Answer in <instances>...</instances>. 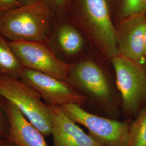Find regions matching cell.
I'll return each instance as SVG.
<instances>
[{
  "mask_svg": "<svg viewBox=\"0 0 146 146\" xmlns=\"http://www.w3.org/2000/svg\"><path fill=\"white\" fill-rule=\"evenodd\" d=\"M55 14L45 0L7 11L0 15V33L11 42L46 43Z\"/></svg>",
  "mask_w": 146,
  "mask_h": 146,
  "instance_id": "1",
  "label": "cell"
},
{
  "mask_svg": "<svg viewBox=\"0 0 146 146\" xmlns=\"http://www.w3.org/2000/svg\"><path fill=\"white\" fill-rule=\"evenodd\" d=\"M70 5L84 31L104 56L111 60L118 55L116 26L108 1L71 0Z\"/></svg>",
  "mask_w": 146,
  "mask_h": 146,
  "instance_id": "2",
  "label": "cell"
},
{
  "mask_svg": "<svg viewBox=\"0 0 146 146\" xmlns=\"http://www.w3.org/2000/svg\"><path fill=\"white\" fill-rule=\"evenodd\" d=\"M0 96L14 104L44 136L51 135L52 120L47 104L20 78H0Z\"/></svg>",
  "mask_w": 146,
  "mask_h": 146,
  "instance_id": "3",
  "label": "cell"
},
{
  "mask_svg": "<svg viewBox=\"0 0 146 146\" xmlns=\"http://www.w3.org/2000/svg\"><path fill=\"white\" fill-rule=\"evenodd\" d=\"M123 110L135 113L146 105V69L143 64L118 55L111 58Z\"/></svg>",
  "mask_w": 146,
  "mask_h": 146,
  "instance_id": "4",
  "label": "cell"
},
{
  "mask_svg": "<svg viewBox=\"0 0 146 146\" xmlns=\"http://www.w3.org/2000/svg\"><path fill=\"white\" fill-rule=\"evenodd\" d=\"M76 123L88 129L90 135L104 146H125L130 125L127 122L110 120L92 114L79 105L68 104L60 107Z\"/></svg>",
  "mask_w": 146,
  "mask_h": 146,
  "instance_id": "5",
  "label": "cell"
},
{
  "mask_svg": "<svg viewBox=\"0 0 146 146\" xmlns=\"http://www.w3.org/2000/svg\"><path fill=\"white\" fill-rule=\"evenodd\" d=\"M9 42L23 68L44 73L67 82L72 66L58 58L46 43Z\"/></svg>",
  "mask_w": 146,
  "mask_h": 146,
  "instance_id": "6",
  "label": "cell"
},
{
  "mask_svg": "<svg viewBox=\"0 0 146 146\" xmlns=\"http://www.w3.org/2000/svg\"><path fill=\"white\" fill-rule=\"evenodd\" d=\"M19 78L34 89L48 105L62 107L73 103L80 106L86 100L68 82L44 73L23 68Z\"/></svg>",
  "mask_w": 146,
  "mask_h": 146,
  "instance_id": "7",
  "label": "cell"
},
{
  "mask_svg": "<svg viewBox=\"0 0 146 146\" xmlns=\"http://www.w3.org/2000/svg\"><path fill=\"white\" fill-rule=\"evenodd\" d=\"M146 15L131 16L116 27L119 55L143 64L145 60L144 31Z\"/></svg>",
  "mask_w": 146,
  "mask_h": 146,
  "instance_id": "8",
  "label": "cell"
},
{
  "mask_svg": "<svg viewBox=\"0 0 146 146\" xmlns=\"http://www.w3.org/2000/svg\"><path fill=\"white\" fill-rule=\"evenodd\" d=\"M67 82L78 86L97 99L108 101L111 98L110 84L102 69L92 60H85L71 67Z\"/></svg>",
  "mask_w": 146,
  "mask_h": 146,
  "instance_id": "9",
  "label": "cell"
},
{
  "mask_svg": "<svg viewBox=\"0 0 146 146\" xmlns=\"http://www.w3.org/2000/svg\"><path fill=\"white\" fill-rule=\"evenodd\" d=\"M47 105L52 120L54 146H104L87 134L60 107Z\"/></svg>",
  "mask_w": 146,
  "mask_h": 146,
  "instance_id": "10",
  "label": "cell"
},
{
  "mask_svg": "<svg viewBox=\"0 0 146 146\" xmlns=\"http://www.w3.org/2000/svg\"><path fill=\"white\" fill-rule=\"evenodd\" d=\"M9 121V139L16 146H48L44 136L18 108L3 99Z\"/></svg>",
  "mask_w": 146,
  "mask_h": 146,
  "instance_id": "11",
  "label": "cell"
},
{
  "mask_svg": "<svg viewBox=\"0 0 146 146\" xmlns=\"http://www.w3.org/2000/svg\"><path fill=\"white\" fill-rule=\"evenodd\" d=\"M46 43L58 58L60 55L71 56L77 54L83 48L84 40L76 27L68 22L60 21Z\"/></svg>",
  "mask_w": 146,
  "mask_h": 146,
  "instance_id": "12",
  "label": "cell"
},
{
  "mask_svg": "<svg viewBox=\"0 0 146 146\" xmlns=\"http://www.w3.org/2000/svg\"><path fill=\"white\" fill-rule=\"evenodd\" d=\"M23 68L9 41L0 33V78H19Z\"/></svg>",
  "mask_w": 146,
  "mask_h": 146,
  "instance_id": "13",
  "label": "cell"
},
{
  "mask_svg": "<svg viewBox=\"0 0 146 146\" xmlns=\"http://www.w3.org/2000/svg\"><path fill=\"white\" fill-rule=\"evenodd\" d=\"M125 146H146V105L130 125Z\"/></svg>",
  "mask_w": 146,
  "mask_h": 146,
  "instance_id": "14",
  "label": "cell"
},
{
  "mask_svg": "<svg viewBox=\"0 0 146 146\" xmlns=\"http://www.w3.org/2000/svg\"><path fill=\"white\" fill-rule=\"evenodd\" d=\"M136 15H146V0H119L117 16L120 21Z\"/></svg>",
  "mask_w": 146,
  "mask_h": 146,
  "instance_id": "15",
  "label": "cell"
},
{
  "mask_svg": "<svg viewBox=\"0 0 146 146\" xmlns=\"http://www.w3.org/2000/svg\"><path fill=\"white\" fill-rule=\"evenodd\" d=\"M9 133V121L6 113L4 101L0 96V139L8 138Z\"/></svg>",
  "mask_w": 146,
  "mask_h": 146,
  "instance_id": "16",
  "label": "cell"
},
{
  "mask_svg": "<svg viewBox=\"0 0 146 146\" xmlns=\"http://www.w3.org/2000/svg\"><path fill=\"white\" fill-rule=\"evenodd\" d=\"M50 6L55 15H62L70 6L71 0H45Z\"/></svg>",
  "mask_w": 146,
  "mask_h": 146,
  "instance_id": "17",
  "label": "cell"
},
{
  "mask_svg": "<svg viewBox=\"0 0 146 146\" xmlns=\"http://www.w3.org/2000/svg\"><path fill=\"white\" fill-rule=\"evenodd\" d=\"M20 6L19 0H0V13L2 14Z\"/></svg>",
  "mask_w": 146,
  "mask_h": 146,
  "instance_id": "18",
  "label": "cell"
},
{
  "mask_svg": "<svg viewBox=\"0 0 146 146\" xmlns=\"http://www.w3.org/2000/svg\"><path fill=\"white\" fill-rule=\"evenodd\" d=\"M0 146H16L9 138L0 139Z\"/></svg>",
  "mask_w": 146,
  "mask_h": 146,
  "instance_id": "19",
  "label": "cell"
},
{
  "mask_svg": "<svg viewBox=\"0 0 146 146\" xmlns=\"http://www.w3.org/2000/svg\"><path fill=\"white\" fill-rule=\"evenodd\" d=\"M40 0H19L21 5H31L36 3Z\"/></svg>",
  "mask_w": 146,
  "mask_h": 146,
  "instance_id": "20",
  "label": "cell"
},
{
  "mask_svg": "<svg viewBox=\"0 0 146 146\" xmlns=\"http://www.w3.org/2000/svg\"><path fill=\"white\" fill-rule=\"evenodd\" d=\"M144 44H145V59L146 58V21L145 27V31H144Z\"/></svg>",
  "mask_w": 146,
  "mask_h": 146,
  "instance_id": "21",
  "label": "cell"
},
{
  "mask_svg": "<svg viewBox=\"0 0 146 146\" xmlns=\"http://www.w3.org/2000/svg\"><path fill=\"white\" fill-rule=\"evenodd\" d=\"M143 66L145 67V68H146V59H145V62H144V63H143Z\"/></svg>",
  "mask_w": 146,
  "mask_h": 146,
  "instance_id": "22",
  "label": "cell"
},
{
  "mask_svg": "<svg viewBox=\"0 0 146 146\" xmlns=\"http://www.w3.org/2000/svg\"><path fill=\"white\" fill-rule=\"evenodd\" d=\"M1 15V13H0V15Z\"/></svg>",
  "mask_w": 146,
  "mask_h": 146,
  "instance_id": "23",
  "label": "cell"
}]
</instances>
